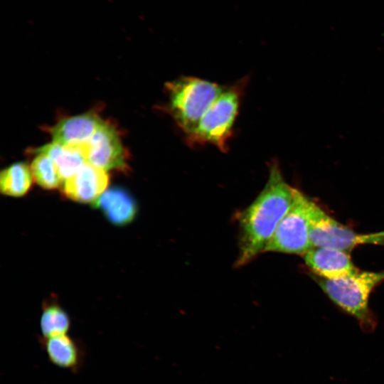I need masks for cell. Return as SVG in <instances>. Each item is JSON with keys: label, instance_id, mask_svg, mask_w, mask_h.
Wrapping results in <instances>:
<instances>
[{"label": "cell", "instance_id": "6da1fadb", "mask_svg": "<svg viewBox=\"0 0 384 384\" xmlns=\"http://www.w3.org/2000/svg\"><path fill=\"white\" fill-rule=\"evenodd\" d=\"M297 190L286 182L278 164L272 163L263 189L246 208L238 213L237 267L247 265L265 252L279 223L294 204Z\"/></svg>", "mask_w": 384, "mask_h": 384}, {"label": "cell", "instance_id": "7a4b0ae2", "mask_svg": "<svg viewBox=\"0 0 384 384\" xmlns=\"http://www.w3.org/2000/svg\"><path fill=\"white\" fill-rule=\"evenodd\" d=\"M223 88L195 77H181L166 84L168 111L186 135L194 130Z\"/></svg>", "mask_w": 384, "mask_h": 384}, {"label": "cell", "instance_id": "3957f363", "mask_svg": "<svg viewBox=\"0 0 384 384\" xmlns=\"http://www.w3.org/2000/svg\"><path fill=\"white\" fill-rule=\"evenodd\" d=\"M384 281V271H358L336 279L319 278L318 284L341 309L359 322L363 331L372 332L376 326L375 316L368 308L371 292Z\"/></svg>", "mask_w": 384, "mask_h": 384}, {"label": "cell", "instance_id": "277c9868", "mask_svg": "<svg viewBox=\"0 0 384 384\" xmlns=\"http://www.w3.org/2000/svg\"><path fill=\"white\" fill-rule=\"evenodd\" d=\"M246 83L243 78L234 85L224 87L194 130L186 135L190 145L210 144L223 152L228 150V141L232 134Z\"/></svg>", "mask_w": 384, "mask_h": 384}, {"label": "cell", "instance_id": "5b68a950", "mask_svg": "<svg viewBox=\"0 0 384 384\" xmlns=\"http://www.w3.org/2000/svg\"><path fill=\"white\" fill-rule=\"evenodd\" d=\"M309 201L304 194L297 190L294 204L279 223L265 252L303 255L313 247L308 220Z\"/></svg>", "mask_w": 384, "mask_h": 384}, {"label": "cell", "instance_id": "8992f818", "mask_svg": "<svg viewBox=\"0 0 384 384\" xmlns=\"http://www.w3.org/2000/svg\"><path fill=\"white\" fill-rule=\"evenodd\" d=\"M309 236L313 247L350 251L366 243V235L358 234L329 215L312 201L308 207Z\"/></svg>", "mask_w": 384, "mask_h": 384}, {"label": "cell", "instance_id": "52a82bcc", "mask_svg": "<svg viewBox=\"0 0 384 384\" xmlns=\"http://www.w3.org/2000/svg\"><path fill=\"white\" fill-rule=\"evenodd\" d=\"M86 161L105 171L124 169L125 152L115 129L106 122L92 137L78 146Z\"/></svg>", "mask_w": 384, "mask_h": 384}, {"label": "cell", "instance_id": "ba28073f", "mask_svg": "<svg viewBox=\"0 0 384 384\" xmlns=\"http://www.w3.org/2000/svg\"><path fill=\"white\" fill-rule=\"evenodd\" d=\"M109 176L105 170L86 162L65 181L63 193L80 203H95L105 191Z\"/></svg>", "mask_w": 384, "mask_h": 384}, {"label": "cell", "instance_id": "9c48e42d", "mask_svg": "<svg viewBox=\"0 0 384 384\" xmlns=\"http://www.w3.org/2000/svg\"><path fill=\"white\" fill-rule=\"evenodd\" d=\"M306 265L321 278L336 279L359 270L346 252L327 247H312L303 255Z\"/></svg>", "mask_w": 384, "mask_h": 384}, {"label": "cell", "instance_id": "30bf717a", "mask_svg": "<svg viewBox=\"0 0 384 384\" xmlns=\"http://www.w3.org/2000/svg\"><path fill=\"white\" fill-rule=\"evenodd\" d=\"M39 344L55 366L77 373L84 365L85 347L79 338L67 334L38 338Z\"/></svg>", "mask_w": 384, "mask_h": 384}, {"label": "cell", "instance_id": "8fae6325", "mask_svg": "<svg viewBox=\"0 0 384 384\" xmlns=\"http://www.w3.org/2000/svg\"><path fill=\"white\" fill-rule=\"evenodd\" d=\"M102 122L92 112L63 119L50 128L53 142L63 146L78 147L92 137Z\"/></svg>", "mask_w": 384, "mask_h": 384}, {"label": "cell", "instance_id": "7c38bea8", "mask_svg": "<svg viewBox=\"0 0 384 384\" xmlns=\"http://www.w3.org/2000/svg\"><path fill=\"white\" fill-rule=\"evenodd\" d=\"M93 204L102 210L109 221L117 225L129 223L137 211L134 198L129 192L119 187H113L105 191Z\"/></svg>", "mask_w": 384, "mask_h": 384}, {"label": "cell", "instance_id": "4fadbf2b", "mask_svg": "<svg viewBox=\"0 0 384 384\" xmlns=\"http://www.w3.org/2000/svg\"><path fill=\"white\" fill-rule=\"evenodd\" d=\"M32 151L44 154L52 159L65 181L74 175L87 162L80 148L63 146L54 142L40 146Z\"/></svg>", "mask_w": 384, "mask_h": 384}, {"label": "cell", "instance_id": "5bb4252c", "mask_svg": "<svg viewBox=\"0 0 384 384\" xmlns=\"http://www.w3.org/2000/svg\"><path fill=\"white\" fill-rule=\"evenodd\" d=\"M32 179L31 168L26 163H14L1 172V192L9 196H23L30 189Z\"/></svg>", "mask_w": 384, "mask_h": 384}, {"label": "cell", "instance_id": "9a60e30c", "mask_svg": "<svg viewBox=\"0 0 384 384\" xmlns=\"http://www.w3.org/2000/svg\"><path fill=\"white\" fill-rule=\"evenodd\" d=\"M40 328L42 337L67 334L70 328V319L60 305L46 304L43 305Z\"/></svg>", "mask_w": 384, "mask_h": 384}, {"label": "cell", "instance_id": "2e32d148", "mask_svg": "<svg viewBox=\"0 0 384 384\" xmlns=\"http://www.w3.org/2000/svg\"><path fill=\"white\" fill-rule=\"evenodd\" d=\"M31 170L35 181L45 189H55L63 181L53 159L44 154H37L31 163Z\"/></svg>", "mask_w": 384, "mask_h": 384}, {"label": "cell", "instance_id": "e0dca14e", "mask_svg": "<svg viewBox=\"0 0 384 384\" xmlns=\"http://www.w3.org/2000/svg\"><path fill=\"white\" fill-rule=\"evenodd\" d=\"M366 244L384 245V231L377 233L367 234Z\"/></svg>", "mask_w": 384, "mask_h": 384}]
</instances>
